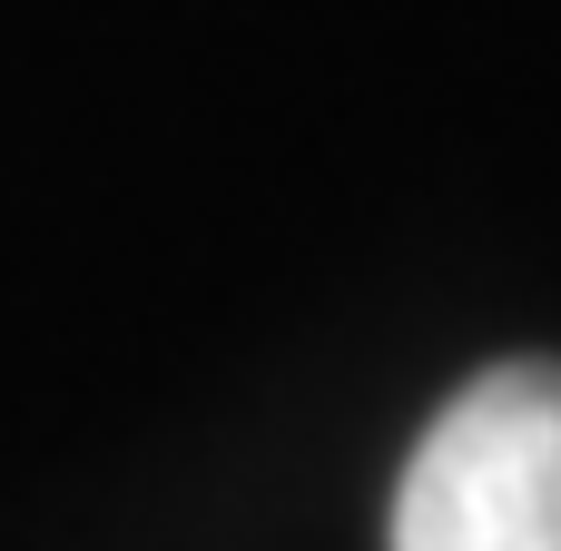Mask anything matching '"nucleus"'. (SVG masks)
Instances as JSON below:
<instances>
[{
	"mask_svg": "<svg viewBox=\"0 0 561 551\" xmlns=\"http://www.w3.org/2000/svg\"><path fill=\"white\" fill-rule=\"evenodd\" d=\"M385 542L561 551V365H493L424 424Z\"/></svg>",
	"mask_w": 561,
	"mask_h": 551,
	"instance_id": "f257e3e1",
	"label": "nucleus"
}]
</instances>
